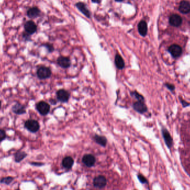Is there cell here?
Here are the masks:
<instances>
[{
	"instance_id": "obj_3",
	"label": "cell",
	"mask_w": 190,
	"mask_h": 190,
	"mask_svg": "<svg viewBox=\"0 0 190 190\" xmlns=\"http://www.w3.org/2000/svg\"><path fill=\"white\" fill-rule=\"evenodd\" d=\"M25 126L30 132H36L40 129V124L38 122L34 120H27L25 124Z\"/></svg>"
},
{
	"instance_id": "obj_29",
	"label": "cell",
	"mask_w": 190,
	"mask_h": 190,
	"mask_svg": "<svg viewBox=\"0 0 190 190\" xmlns=\"http://www.w3.org/2000/svg\"><path fill=\"white\" fill-rule=\"evenodd\" d=\"M181 103H182V105L184 107L190 105V103H187L185 101L182 100H181Z\"/></svg>"
},
{
	"instance_id": "obj_4",
	"label": "cell",
	"mask_w": 190,
	"mask_h": 190,
	"mask_svg": "<svg viewBox=\"0 0 190 190\" xmlns=\"http://www.w3.org/2000/svg\"><path fill=\"white\" fill-rule=\"evenodd\" d=\"M133 108L135 111L140 114H143L147 111V106L143 101H137L135 102L133 104Z\"/></svg>"
},
{
	"instance_id": "obj_25",
	"label": "cell",
	"mask_w": 190,
	"mask_h": 190,
	"mask_svg": "<svg viewBox=\"0 0 190 190\" xmlns=\"http://www.w3.org/2000/svg\"><path fill=\"white\" fill-rule=\"evenodd\" d=\"M6 137V134L5 131L0 129V142L5 140Z\"/></svg>"
},
{
	"instance_id": "obj_32",
	"label": "cell",
	"mask_w": 190,
	"mask_h": 190,
	"mask_svg": "<svg viewBox=\"0 0 190 190\" xmlns=\"http://www.w3.org/2000/svg\"><path fill=\"white\" fill-rule=\"evenodd\" d=\"M1 101H0V108H1Z\"/></svg>"
},
{
	"instance_id": "obj_24",
	"label": "cell",
	"mask_w": 190,
	"mask_h": 190,
	"mask_svg": "<svg viewBox=\"0 0 190 190\" xmlns=\"http://www.w3.org/2000/svg\"><path fill=\"white\" fill-rule=\"evenodd\" d=\"M137 177H138V179H139V181H140V182H141V183H147V179H146L145 177H144L143 175H142V174H138Z\"/></svg>"
},
{
	"instance_id": "obj_13",
	"label": "cell",
	"mask_w": 190,
	"mask_h": 190,
	"mask_svg": "<svg viewBox=\"0 0 190 190\" xmlns=\"http://www.w3.org/2000/svg\"><path fill=\"white\" fill-rule=\"evenodd\" d=\"M162 132V135H163L164 140H165V141L167 147L169 148L171 147L172 146V139L171 135L169 133V132L167 131L166 129H163Z\"/></svg>"
},
{
	"instance_id": "obj_11",
	"label": "cell",
	"mask_w": 190,
	"mask_h": 190,
	"mask_svg": "<svg viewBox=\"0 0 190 190\" xmlns=\"http://www.w3.org/2000/svg\"><path fill=\"white\" fill-rule=\"evenodd\" d=\"M169 22L172 26L178 27L181 25V22H182V19L180 16L174 14L170 16V19H169Z\"/></svg>"
},
{
	"instance_id": "obj_6",
	"label": "cell",
	"mask_w": 190,
	"mask_h": 190,
	"mask_svg": "<svg viewBox=\"0 0 190 190\" xmlns=\"http://www.w3.org/2000/svg\"><path fill=\"white\" fill-rule=\"evenodd\" d=\"M57 98L58 101L62 102H66L69 101L70 98V93L68 91L65 90H60L56 93Z\"/></svg>"
},
{
	"instance_id": "obj_12",
	"label": "cell",
	"mask_w": 190,
	"mask_h": 190,
	"mask_svg": "<svg viewBox=\"0 0 190 190\" xmlns=\"http://www.w3.org/2000/svg\"><path fill=\"white\" fill-rule=\"evenodd\" d=\"M77 8L82 12L84 15L87 17L88 18H90L91 16V13L90 11L87 8V6L83 2H78L76 4Z\"/></svg>"
},
{
	"instance_id": "obj_17",
	"label": "cell",
	"mask_w": 190,
	"mask_h": 190,
	"mask_svg": "<svg viewBox=\"0 0 190 190\" xmlns=\"http://www.w3.org/2000/svg\"><path fill=\"white\" fill-rule=\"evenodd\" d=\"M93 140L98 145L102 146L103 147H105L106 145H107V138L105 136H103L95 135L93 136Z\"/></svg>"
},
{
	"instance_id": "obj_2",
	"label": "cell",
	"mask_w": 190,
	"mask_h": 190,
	"mask_svg": "<svg viewBox=\"0 0 190 190\" xmlns=\"http://www.w3.org/2000/svg\"><path fill=\"white\" fill-rule=\"evenodd\" d=\"M51 71L48 67L42 66L38 69L37 71V75L40 79H46L49 78L51 76Z\"/></svg>"
},
{
	"instance_id": "obj_30",
	"label": "cell",
	"mask_w": 190,
	"mask_h": 190,
	"mask_svg": "<svg viewBox=\"0 0 190 190\" xmlns=\"http://www.w3.org/2000/svg\"><path fill=\"white\" fill-rule=\"evenodd\" d=\"M93 2L96 3H100V0H91Z\"/></svg>"
},
{
	"instance_id": "obj_8",
	"label": "cell",
	"mask_w": 190,
	"mask_h": 190,
	"mask_svg": "<svg viewBox=\"0 0 190 190\" xmlns=\"http://www.w3.org/2000/svg\"><path fill=\"white\" fill-rule=\"evenodd\" d=\"M82 162L86 166L91 167L95 165L96 159L93 155L87 154L82 157Z\"/></svg>"
},
{
	"instance_id": "obj_31",
	"label": "cell",
	"mask_w": 190,
	"mask_h": 190,
	"mask_svg": "<svg viewBox=\"0 0 190 190\" xmlns=\"http://www.w3.org/2000/svg\"><path fill=\"white\" fill-rule=\"evenodd\" d=\"M115 1L117 2H121V1H123L124 0H115Z\"/></svg>"
},
{
	"instance_id": "obj_1",
	"label": "cell",
	"mask_w": 190,
	"mask_h": 190,
	"mask_svg": "<svg viewBox=\"0 0 190 190\" xmlns=\"http://www.w3.org/2000/svg\"><path fill=\"white\" fill-rule=\"evenodd\" d=\"M36 109L41 115L45 116L50 112V106L45 101H40L36 105Z\"/></svg>"
},
{
	"instance_id": "obj_7",
	"label": "cell",
	"mask_w": 190,
	"mask_h": 190,
	"mask_svg": "<svg viewBox=\"0 0 190 190\" xmlns=\"http://www.w3.org/2000/svg\"><path fill=\"white\" fill-rule=\"evenodd\" d=\"M169 51L174 58L179 57L182 52V48L179 45H172L170 46Z\"/></svg>"
},
{
	"instance_id": "obj_16",
	"label": "cell",
	"mask_w": 190,
	"mask_h": 190,
	"mask_svg": "<svg viewBox=\"0 0 190 190\" xmlns=\"http://www.w3.org/2000/svg\"><path fill=\"white\" fill-rule=\"evenodd\" d=\"M179 11L183 13H188L190 11V3L186 1H182L179 6Z\"/></svg>"
},
{
	"instance_id": "obj_14",
	"label": "cell",
	"mask_w": 190,
	"mask_h": 190,
	"mask_svg": "<svg viewBox=\"0 0 190 190\" xmlns=\"http://www.w3.org/2000/svg\"><path fill=\"white\" fill-rule=\"evenodd\" d=\"M115 63L116 67L119 70H122L124 67L125 63L123 58L119 53H117L115 57Z\"/></svg>"
},
{
	"instance_id": "obj_18",
	"label": "cell",
	"mask_w": 190,
	"mask_h": 190,
	"mask_svg": "<svg viewBox=\"0 0 190 190\" xmlns=\"http://www.w3.org/2000/svg\"><path fill=\"white\" fill-rule=\"evenodd\" d=\"M12 111L15 114L22 115L26 113V109L24 106L20 103H16L12 107Z\"/></svg>"
},
{
	"instance_id": "obj_20",
	"label": "cell",
	"mask_w": 190,
	"mask_h": 190,
	"mask_svg": "<svg viewBox=\"0 0 190 190\" xmlns=\"http://www.w3.org/2000/svg\"><path fill=\"white\" fill-rule=\"evenodd\" d=\"M27 154L24 151H19L15 155V161L17 163H20V162L24 160V158H26Z\"/></svg>"
},
{
	"instance_id": "obj_22",
	"label": "cell",
	"mask_w": 190,
	"mask_h": 190,
	"mask_svg": "<svg viewBox=\"0 0 190 190\" xmlns=\"http://www.w3.org/2000/svg\"><path fill=\"white\" fill-rule=\"evenodd\" d=\"M13 179H14V177H11V176L3 177L0 179V183L6 185H10L12 182L13 181Z\"/></svg>"
},
{
	"instance_id": "obj_21",
	"label": "cell",
	"mask_w": 190,
	"mask_h": 190,
	"mask_svg": "<svg viewBox=\"0 0 190 190\" xmlns=\"http://www.w3.org/2000/svg\"><path fill=\"white\" fill-rule=\"evenodd\" d=\"M40 11L37 7H32L30 8L27 12V15L31 18H34L40 15Z\"/></svg>"
},
{
	"instance_id": "obj_19",
	"label": "cell",
	"mask_w": 190,
	"mask_h": 190,
	"mask_svg": "<svg viewBox=\"0 0 190 190\" xmlns=\"http://www.w3.org/2000/svg\"><path fill=\"white\" fill-rule=\"evenodd\" d=\"M74 163V160L70 156H67L65 157L62 160V165L66 169H71L73 166Z\"/></svg>"
},
{
	"instance_id": "obj_23",
	"label": "cell",
	"mask_w": 190,
	"mask_h": 190,
	"mask_svg": "<svg viewBox=\"0 0 190 190\" xmlns=\"http://www.w3.org/2000/svg\"><path fill=\"white\" fill-rule=\"evenodd\" d=\"M130 93H131V95L133 97H134L136 100H137V101L144 102L145 98L143 97V96L140 94L139 93H137V91H132V92H131Z\"/></svg>"
},
{
	"instance_id": "obj_9",
	"label": "cell",
	"mask_w": 190,
	"mask_h": 190,
	"mask_svg": "<svg viewBox=\"0 0 190 190\" xmlns=\"http://www.w3.org/2000/svg\"><path fill=\"white\" fill-rule=\"evenodd\" d=\"M57 64L63 69H67L71 66V61L70 58L64 56H60L57 58Z\"/></svg>"
},
{
	"instance_id": "obj_5",
	"label": "cell",
	"mask_w": 190,
	"mask_h": 190,
	"mask_svg": "<svg viewBox=\"0 0 190 190\" xmlns=\"http://www.w3.org/2000/svg\"><path fill=\"white\" fill-rule=\"evenodd\" d=\"M107 180L105 176H98L93 179V185L96 188H102L106 185Z\"/></svg>"
},
{
	"instance_id": "obj_27",
	"label": "cell",
	"mask_w": 190,
	"mask_h": 190,
	"mask_svg": "<svg viewBox=\"0 0 190 190\" xmlns=\"http://www.w3.org/2000/svg\"><path fill=\"white\" fill-rule=\"evenodd\" d=\"M166 85V86L168 88H169V90H171V91H174V86L173 85V84H165Z\"/></svg>"
},
{
	"instance_id": "obj_28",
	"label": "cell",
	"mask_w": 190,
	"mask_h": 190,
	"mask_svg": "<svg viewBox=\"0 0 190 190\" xmlns=\"http://www.w3.org/2000/svg\"><path fill=\"white\" fill-rule=\"evenodd\" d=\"M30 164L31 165L35 166H41L42 165H43V164H42V163H40V162H31Z\"/></svg>"
},
{
	"instance_id": "obj_26",
	"label": "cell",
	"mask_w": 190,
	"mask_h": 190,
	"mask_svg": "<svg viewBox=\"0 0 190 190\" xmlns=\"http://www.w3.org/2000/svg\"><path fill=\"white\" fill-rule=\"evenodd\" d=\"M45 46H46V48H47L48 50L50 52H52L54 50V48L53 47L52 45L47 44V45H45Z\"/></svg>"
},
{
	"instance_id": "obj_15",
	"label": "cell",
	"mask_w": 190,
	"mask_h": 190,
	"mask_svg": "<svg viewBox=\"0 0 190 190\" xmlns=\"http://www.w3.org/2000/svg\"><path fill=\"white\" fill-rule=\"evenodd\" d=\"M138 32L142 36H145L147 33V25L145 21H141L138 25Z\"/></svg>"
},
{
	"instance_id": "obj_10",
	"label": "cell",
	"mask_w": 190,
	"mask_h": 190,
	"mask_svg": "<svg viewBox=\"0 0 190 190\" xmlns=\"http://www.w3.org/2000/svg\"><path fill=\"white\" fill-rule=\"evenodd\" d=\"M25 29L27 34H34L37 30V26L34 22L32 21H29L27 22L24 26Z\"/></svg>"
}]
</instances>
